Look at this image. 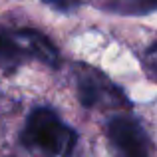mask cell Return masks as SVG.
Instances as JSON below:
<instances>
[{
	"label": "cell",
	"mask_w": 157,
	"mask_h": 157,
	"mask_svg": "<svg viewBox=\"0 0 157 157\" xmlns=\"http://www.w3.org/2000/svg\"><path fill=\"white\" fill-rule=\"evenodd\" d=\"M78 133L70 127L52 107L40 105L34 107L28 115L20 141L28 149H38L48 155H72L78 147Z\"/></svg>",
	"instance_id": "obj_1"
},
{
	"label": "cell",
	"mask_w": 157,
	"mask_h": 157,
	"mask_svg": "<svg viewBox=\"0 0 157 157\" xmlns=\"http://www.w3.org/2000/svg\"><path fill=\"white\" fill-rule=\"evenodd\" d=\"M107 137L117 157H149V139L135 117L113 115L107 121Z\"/></svg>",
	"instance_id": "obj_4"
},
{
	"label": "cell",
	"mask_w": 157,
	"mask_h": 157,
	"mask_svg": "<svg viewBox=\"0 0 157 157\" xmlns=\"http://www.w3.org/2000/svg\"><path fill=\"white\" fill-rule=\"evenodd\" d=\"M143 70L151 80L157 84V40L147 46V50L143 52Z\"/></svg>",
	"instance_id": "obj_6"
},
{
	"label": "cell",
	"mask_w": 157,
	"mask_h": 157,
	"mask_svg": "<svg viewBox=\"0 0 157 157\" xmlns=\"http://www.w3.org/2000/svg\"><path fill=\"white\" fill-rule=\"evenodd\" d=\"M24 58L40 60L52 68L60 64L58 48L40 30L0 26V66L6 72H12L18 68V64Z\"/></svg>",
	"instance_id": "obj_2"
},
{
	"label": "cell",
	"mask_w": 157,
	"mask_h": 157,
	"mask_svg": "<svg viewBox=\"0 0 157 157\" xmlns=\"http://www.w3.org/2000/svg\"><path fill=\"white\" fill-rule=\"evenodd\" d=\"M74 80L84 107H129L127 96L100 70L78 64Z\"/></svg>",
	"instance_id": "obj_3"
},
{
	"label": "cell",
	"mask_w": 157,
	"mask_h": 157,
	"mask_svg": "<svg viewBox=\"0 0 157 157\" xmlns=\"http://www.w3.org/2000/svg\"><path fill=\"white\" fill-rule=\"evenodd\" d=\"M111 8L121 14H149L157 10V0H111Z\"/></svg>",
	"instance_id": "obj_5"
},
{
	"label": "cell",
	"mask_w": 157,
	"mask_h": 157,
	"mask_svg": "<svg viewBox=\"0 0 157 157\" xmlns=\"http://www.w3.org/2000/svg\"><path fill=\"white\" fill-rule=\"evenodd\" d=\"M42 2L56 8V10H60V12H72L82 4V0H42Z\"/></svg>",
	"instance_id": "obj_7"
}]
</instances>
